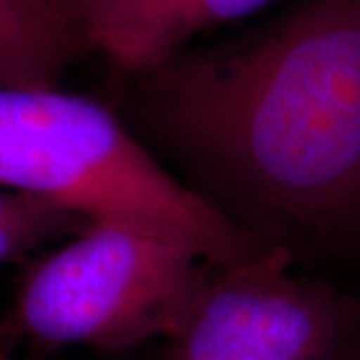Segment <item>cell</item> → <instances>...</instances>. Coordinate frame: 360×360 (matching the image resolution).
Returning <instances> with one entry per match:
<instances>
[{"label": "cell", "mask_w": 360, "mask_h": 360, "mask_svg": "<svg viewBox=\"0 0 360 360\" xmlns=\"http://www.w3.org/2000/svg\"><path fill=\"white\" fill-rule=\"evenodd\" d=\"M270 250L217 266L196 309L160 360H340L359 335L360 304L292 274Z\"/></svg>", "instance_id": "277c9868"}, {"label": "cell", "mask_w": 360, "mask_h": 360, "mask_svg": "<svg viewBox=\"0 0 360 360\" xmlns=\"http://www.w3.org/2000/svg\"><path fill=\"white\" fill-rule=\"evenodd\" d=\"M110 104L219 219L292 260L360 250V0H295Z\"/></svg>", "instance_id": "6da1fadb"}, {"label": "cell", "mask_w": 360, "mask_h": 360, "mask_svg": "<svg viewBox=\"0 0 360 360\" xmlns=\"http://www.w3.org/2000/svg\"><path fill=\"white\" fill-rule=\"evenodd\" d=\"M278 0H51L82 52L120 77L160 66L217 26L257 14Z\"/></svg>", "instance_id": "5b68a950"}, {"label": "cell", "mask_w": 360, "mask_h": 360, "mask_svg": "<svg viewBox=\"0 0 360 360\" xmlns=\"http://www.w3.org/2000/svg\"><path fill=\"white\" fill-rule=\"evenodd\" d=\"M214 269L153 234L92 222L26 266L8 321L32 352H124L176 335Z\"/></svg>", "instance_id": "3957f363"}, {"label": "cell", "mask_w": 360, "mask_h": 360, "mask_svg": "<svg viewBox=\"0 0 360 360\" xmlns=\"http://www.w3.org/2000/svg\"><path fill=\"white\" fill-rule=\"evenodd\" d=\"M0 188L153 234L217 266L270 252L160 167L110 104L60 86L0 89Z\"/></svg>", "instance_id": "7a4b0ae2"}, {"label": "cell", "mask_w": 360, "mask_h": 360, "mask_svg": "<svg viewBox=\"0 0 360 360\" xmlns=\"http://www.w3.org/2000/svg\"><path fill=\"white\" fill-rule=\"evenodd\" d=\"M54 359V354H40V352H32V350H28L25 356H13V359H6V360H52Z\"/></svg>", "instance_id": "9c48e42d"}, {"label": "cell", "mask_w": 360, "mask_h": 360, "mask_svg": "<svg viewBox=\"0 0 360 360\" xmlns=\"http://www.w3.org/2000/svg\"><path fill=\"white\" fill-rule=\"evenodd\" d=\"M82 54L51 0H0V89H56Z\"/></svg>", "instance_id": "8992f818"}, {"label": "cell", "mask_w": 360, "mask_h": 360, "mask_svg": "<svg viewBox=\"0 0 360 360\" xmlns=\"http://www.w3.org/2000/svg\"><path fill=\"white\" fill-rule=\"evenodd\" d=\"M340 360H360V340L354 338V342L350 345V348L345 352V356Z\"/></svg>", "instance_id": "30bf717a"}, {"label": "cell", "mask_w": 360, "mask_h": 360, "mask_svg": "<svg viewBox=\"0 0 360 360\" xmlns=\"http://www.w3.org/2000/svg\"><path fill=\"white\" fill-rule=\"evenodd\" d=\"M90 224L80 212L49 198L0 188V264L63 245Z\"/></svg>", "instance_id": "52a82bcc"}, {"label": "cell", "mask_w": 360, "mask_h": 360, "mask_svg": "<svg viewBox=\"0 0 360 360\" xmlns=\"http://www.w3.org/2000/svg\"><path fill=\"white\" fill-rule=\"evenodd\" d=\"M22 347V338L16 333L13 322L8 321V316L0 319V360L13 359Z\"/></svg>", "instance_id": "ba28073f"}]
</instances>
